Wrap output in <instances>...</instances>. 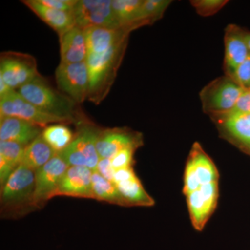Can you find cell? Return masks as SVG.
Masks as SVG:
<instances>
[{
	"mask_svg": "<svg viewBox=\"0 0 250 250\" xmlns=\"http://www.w3.org/2000/svg\"><path fill=\"white\" fill-rule=\"evenodd\" d=\"M16 91L36 107L65 120L69 125L73 123L76 125L86 120L77 108L75 101L54 89L41 75Z\"/></svg>",
	"mask_w": 250,
	"mask_h": 250,
	"instance_id": "1",
	"label": "cell"
},
{
	"mask_svg": "<svg viewBox=\"0 0 250 250\" xmlns=\"http://www.w3.org/2000/svg\"><path fill=\"white\" fill-rule=\"evenodd\" d=\"M35 172L22 164L1 187L0 211L3 218L18 219L35 210Z\"/></svg>",
	"mask_w": 250,
	"mask_h": 250,
	"instance_id": "2",
	"label": "cell"
},
{
	"mask_svg": "<svg viewBox=\"0 0 250 250\" xmlns=\"http://www.w3.org/2000/svg\"><path fill=\"white\" fill-rule=\"evenodd\" d=\"M127 40L100 54H88L86 62L89 76L88 100L98 104L106 98L114 83L117 72L126 50Z\"/></svg>",
	"mask_w": 250,
	"mask_h": 250,
	"instance_id": "3",
	"label": "cell"
},
{
	"mask_svg": "<svg viewBox=\"0 0 250 250\" xmlns=\"http://www.w3.org/2000/svg\"><path fill=\"white\" fill-rule=\"evenodd\" d=\"M76 126L72 142L59 154L69 166H85L93 172L100 159L97 141L102 129L88 120L81 122Z\"/></svg>",
	"mask_w": 250,
	"mask_h": 250,
	"instance_id": "4",
	"label": "cell"
},
{
	"mask_svg": "<svg viewBox=\"0 0 250 250\" xmlns=\"http://www.w3.org/2000/svg\"><path fill=\"white\" fill-rule=\"evenodd\" d=\"M244 89L227 75L215 79L200 92L203 111L210 117L231 112Z\"/></svg>",
	"mask_w": 250,
	"mask_h": 250,
	"instance_id": "5",
	"label": "cell"
},
{
	"mask_svg": "<svg viewBox=\"0 0 250 250\" xmlns=\"http://www.w3.org/2000/svg\"><path fill=\"white\" fill-rule=\"evenodd\" d=\"M219 176L216 166L201 145L194 143L186 164L184 193L187 195L203 186L218 182Z\"/></svg>",
	"mask_w": 250,
	"mask_h": 250,
	"instance_id": "6",
	"label": "cell"
},
{
	"mask_svg": "<svg viewBox=\"0 0 250 250\" xmlns=\"http://www.w3.org/2000/svg\"><path fill=\"white\" fill-rule=\"evenodd\" d=\"M14 117L45 128L53 124L69 125L65 120L52 116L36 107L16 90L0 98V118Z\"/></svg>",
	"mask_w": 250,
	"mask_h": 250,
	"instance_id": "7",
	"label": "cell"
},
{
	"mask_svg": "<svg viewBox=\"0 0 250 250\" xmlns=\"http://www.w3.org/2000/svg\"><path fill=\"white\" fill-rule=\"evenodd\" d=\"M41 76L34 57L19 52H2L0 58V77L14 90Z\"/></svg>",
	"mask_w": 250,
	"mask_h": 250,
	"instance_id": "8",
	"label": "cell"
},
{
	"mask_svg": "<svg viewBox=\"0 0 250 250\" xmlns=\"http://www.w3.org/2000/svg\"><path fill=\"white\" fill-rule=\"evenodd\" d=\"M59 89L77 104L88 100L89 76L86 62H60L55 72Z\"/></svg>",
	"mask_w": 250,
	"mask_h": 250,
	"instance_id": "9",
	"label": "cell"
},
{
	"mask_svg": "<svg viewBox=\"0 0 250 250\" xmlns=\"http://www.w3.org/2000/svg\"><path fill=\"white\" fill-rule=\"evenodd\" d=\"M111 3V0H79L72 11L75 24L83 29L93 27L121 29Z\"/></svg>",
	"mask_w": 250,
	"mask_h": 250,
	"instance_id": "10",
	"label": "cell"
},
{
	"mask_svg": "<svg viewBox=\"0 0 250 250\" xmlns=\"http://www.w3.org/2000/svg\"><path fill=\"white\" fill-rule=\"evenodd\" d=\"M69 166L59 154L35 172L34 207L42 209L51 199Z\"/></svg>",
	"mask_w": 250,
	"mask_h": 250,
	"instance_id": "11",
	"label": "cell"
},
{
	"mask_svg": "<svg viewBox=\"0 0 250 250\" xmlns=\"http://www.w3.org/2000/svg\"><path fill=\"white\" fill-rule=\"evenodd\" d=\"M186 196L192 226L197 231H201L216 208L218 182L203 186Z\"/></svg>",
	"mask_w": 250,
	"mask_h": 250,
	"instance_id": "12",
	"label": "cell"
},
{
	"mask_svg": "<svg viewBox=\"0 0 250 250\" xmlns=\"http://www.w3.org/2000/svg\"><path fill=\"white\" fill-rule=\"evenodd\" d=\"M143 135L126 127L102 129L97 141L100 159H112L118 152L127 148L143 146Z\"/></svg>",
	"mask_w": 250,
	"mask_h": 250,
	"instance_id": "13",
	"label": "cell"
},
{
	"mask_svg": "<svg viewBox=\"0 0 250 250\" xmlns=\"http://www.w3.org/2000/svg\"><path fill=\"white\" fill-rule=\"evenodd\" d=\"M92 175L93 171L85 166H69L54 192L53 198L67 196L94 199Z\"/></svg>",
	"mask_w": 250,
	"mask_h": 250,
	"instance_id": "14",
	"label": "cell"
},
{
	"mask_svg": "<svg viewBox=\"0 0 250 250\" xmlns=\"http://www.w3.org/2000/svg\"><path fill=\"white\" fill-rule=\"evenodd\" d=\"M225 139L250 151V114L229 112L211 116Z\"/></svg>",
	"mask_w": 250,
	"mask_h": 250,
	"instance_id": "15",
	"label": "cell"
},
{
	"mask_svg": "<svg viewBox=\"0 0 250 250\" xmlns=\"http://www.w3.org/2000/svg\"><path fill=\"white\" fill-rule=\"evenodd\" d=\"M225 75L231 77L237 67L250 55L244 31L233 24L228 26L225 34Z\"/></svg>",
	"mask_w": 250,
	"mask_h": 250,
	"instance_id": "16",
	"label": "cell"
},
{
	"mask_svg": "<svg viewBox=\"0 0 250 250\" xmlns=\"http://www.w3.org/2000/svg\"><path fill=\"white\" fill-rule=\"evenodd\" d=\"M43 128L35 124L14 118H0V141H9L27 147L42 134Z\"/></svg>",
	"mask_w": 250,
	"mask_h": 250,
	"instance_id": "17",
	"label": "cell"
},
{
	"mask_svg": "<svg viewBox=\"0 0 250 250\" xmlns=\"http://www.w3.org/2000/svg\"><path fill=\"white\" fill-rule=\"evenodd\" d=\"M59 36L60 62L77 63L86 61L88 47L84 29L75 26Z\"/></svg>",
	"mask_w": 250,
	"mask_h": 250,
	"instance_id": "18",
	"label": "cell"
},
{
	"mask_svg": "<svg viewBox=\"0 0 250 250\" xmlns=\"http://www.w3.org/2000/svg\"><path fill=\"white\" fill-rule=\"evenodd\" d=\"M88 54H100L106 52L127 40L131 31L125 29H108L93 27L84 29Z\"/></svg>",
	"mask_w": 250,
	"mask_h": 250,
	"instance_id": "19",
	"label": "cell"
},
{
	"mask_svg": "<svg viewBox=\"0 0 250 250\" xmlns=\"http://www.w3.org/2000/svg\"><path fill=\"white\" fill-rule=\"evenodd\" d=\"M22 2L47 25L57 31L59 36L76 26L72 13L47 7L38 0H26Z\"/></svg>",
	"mask_w": 250,
	"mask_h": 250,
	"instance_id": "20",
	"label": "cell"
},
{
	"mask_svg": "<svg viewBox=\"0 0 250 250\" xmlns=\"http://www.w3.org/2000/svg\"><path fill=\"white\" fill-rule=\"evenodd\" d=\"M142 0H112V9L121 29L133 31L142 26L140 22Z\"/></svg>",
	"mask_w": 250,
	"mask_h": 250,
	"instance_id": "21",
	"label": "cell"
},
{
	"mask_svg": "<svg viewBox=\"0 0 250 250\" xmlns=\"http://www.w3.org/2000/svg\"><path fill=\"white\" fill-rule=\"evenodd\" d=\"M24 147L9 141H0V186L2 187L11 174L22 164Z\"/></svg>",
	"mask_w": 250,
	"mask_h": 250,
	"instance_id": "22",
	"label": "cell"
},
{
	"mask_svg": "<svg viewBox=\"0 0 250 250\" xmlns=\"http://www.w3.org/2000/svg\"><path fill=\"white\" fill-rule=\"evenodd\" d=\"M117 188L126 203V207H152L154 200L145 190L136 174L126 180L117 182Z\"/></svg>",
	"mask_w": 250,
	"mask_h": 250,
	"instance_id": "23",
	"label": "cell"
},
{
	"mask_svg": "<svg viewBox=\"0 0 250 250\" xmlns=\"http://www.w3.org/2000/svg\"><path fill=\"white\" fill-rule=\"evenodd\" d=\"M57 154V153L46 143L41 135L24 147L22 164L36 172Z\"/></svg>",
	"mask_w": 250,
	"mask_h": 250,
	"instance_id": "24",
	"label": "cell"
},
{
	"mask_svg": "<svg viewBox=\"0 0 250 250\" xmlns=\"http://www.w3.org/2000/svg\"><path fill=\"white\" fill-rule=\"evenodd\" d=\"M92 187L94 199L98 201L108 202L112 205L126 207L125 200L121 196L116 184L110 182L97 171H93L92 175Z\"/></svg>",
	"mask_w": 250,
	"mask_h": 250,
	"instance_id": "25",
	"label": "cell"
},
{
	"mask_svg": "<svg viewBox=\"0 0 250 250\" xmlns=\"http://www.w3.org/2000/svg\"><path fill=\"white\" fill-rule=\"evenodd\" d=\"M65 124H53L46 126L41 136L57 154L62 152L72 142L75 134Z\"/></svg>",
	"mask_w": 250,
	"mask_h": 250,
	"instance_id": "26",
	"label": "cell"
},
{
	"mask_svg": "<svg viewBox=\"0 0 250 250\" xmlns=\"http://www.w3.org/2000/svg\"><path fill=\"white\" fill-rule=\"evenodd\" d=\"M172 1L169 0H146L141 6L140 22L142 26L152 24L160 19Z\"/></svg>",
	"mask_w": 250,
	"mask_h": 250,
	"instance_id": "27",
	"label": "cell"
},
{
	"mask_svg": "<svg viewBox=\"0 0 250 250\" xmlns=\"http://www.w3.org/2000/svg\"><path fill=\"white\" fill-rule=\"evenodd\" d=\"M227 3L228 1L225 0H196L191 1V4L197 12L202 16H209L216 14Z\"/></svg>",
	"mask_w": 250,
	"mask_h": 250,
	"instance_id": "28",
	"label": "cell"
},
{
	"mask_svg": "<svg viewBox=\"0 0 250 250\" xmlns=\"http://www.w3.org/2000/svg\"><path fill=\"white\" fill-rule=\"evenodd\" d=\"M136 149L127 148L118 152L111 159L112 166L115 170L132 167L134 164V155Z\"/></svg>",
	"mask_w": 250,
	"mask_h": 250,
	"instance_id": "29",
	"label": "cell"
},
{
	"mask_svg": "<svg viewBox=\"0 0 250 250\" xmlns=\"http://www.w3.org/2000/svg\"><path fill=\"white\" fill-rule=\"evenodd\" d=\"M230 77L242 88H250V55L237 67Z\"/></svg>",
	"mask_w": 250,
	"mask_h": 250,
	"instance_id": "30",
	"label": "cell"
},
{
	"mask_svg": "<svg viewBox=\"0 0 250 250\" xmlns=\"http://www.w3.org/2000/svg\"><path fill=\"white\" fill-rule=\"evenodd\" d=\"M41 4L52 9L72 13L77 0H38Z\"/></svg>",
	"mask_w": 250,
	"mask_h": 250,
	"instance_id": "31",
	"label": "cell"
},
{
	"mask_svg": "<svg viewBox=\"0 0 250 250\" xmlns=\"http://www.w3.org/2000/svg\"><path fill=\"white\" fill-rule=\"evenodd\" d=\"M95 171H97L100 175L103 176L104 178L107 179L110 182H113L116 170L113 169V166H112L111 159H100Z\"/></svg>",
	"mask_w": 250,
	"mask_h": 250,
	"instance_id": "32",
	"label": "cell"
},
{
	"mask_svg": "<svg viewBox=\"0 0 250 250\" xmlns=\"http://www.w3.org/2000/svg\"><path fill=\"white\" fill-rule=\"evenodd\" d=\"M231 112L250 114V88H245Z\"/></svg>",
	"mask_w": 250,
	"mask_h": 250,
	"instance_id": "33",
	"label": "cell"
},
{
	"mask_svg": "<svg viewBox=\"0 0 250 250\" xmlns=\"http://www.w3.org/2000/svg\"><path fill=\"white\" fill-rule=\"evenodd\" d=\"M13 90H14L11 88L1 77H0V98L9 95Z\"/></svg>",
	"mask_w": 250,
	"mask_h": 250,
	"instance_id": "34",
	"label": "cell"
},
{
	"mask_svg": "<svg viewBox=\"0 0 250 250\" xmlns=\"http://www.w3.org/2000/svg\"><path fill=\"white\" fill-rule=\"evenodd\" d=\"M244 37L245 39H246L247 45H248V48H249L250 51V33L245 32L244 31Z\"/></svg>",
	"mask_w": 250,
	"mask_h": 250,
	"instance_id": "35",
	"label": "cell"
}]
</instances>
